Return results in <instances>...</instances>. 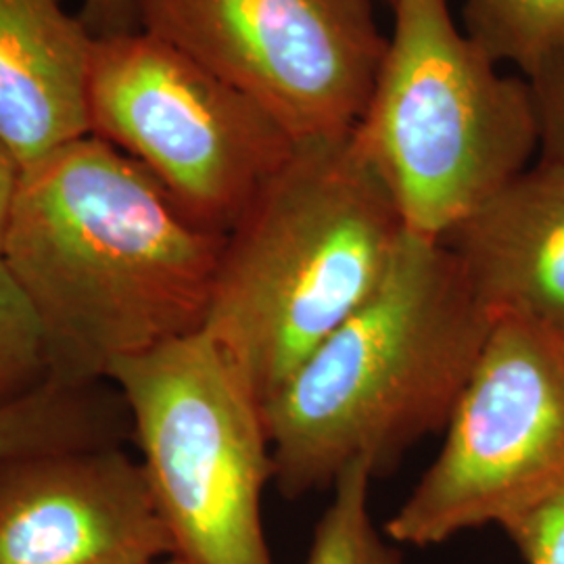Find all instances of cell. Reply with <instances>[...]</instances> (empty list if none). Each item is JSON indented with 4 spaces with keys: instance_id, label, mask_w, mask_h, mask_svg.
<instances>
[{
    "instance_id": "cell-4",
    "label": "cell",
    "mask_w": 564,
    "mask_h": 564,
    "mask_svg": "<svg viewBox=\"0 0 564 564\" xmlns=\"http://www.w3.org/2000/svg\"><path fill=\"white\" fill-rule=\"evenodd\" d=\"M372 97L354 130L408 232L442 241L540 153L527 78L460 32L447 0H391Z\"/></svg>"
},
{
    "instance_id": "cell-3",
    "label": "cell",
    "mask_w": 564,
    "mask_h": 564,
    "mask_svg": "<svg viewBox=\"0 0 564 564\" xmlns=\"http://www.w3.org/2000/svg\"><path fill=\"white\" fill-rule=\"evenodd\" d=\"M403 232L354 132L297 144L226 235L203 330L263 405L377 291Z\"/></svg>"
},
{
    "instance_id": "cell-17",
    "label": "cell",
    "mask_w": 564,
    "mask_h": 564,
    "mask_svg": "<svg viewBox=\"0 0 564 564\" xmlns=\"http://www.w3.org/2000/svg\"><path fill=\"white\" fill-rule=\"evenodd\" d=\"M527 564H564V489L502 527Z\"/></svg>"
},
{
    "instance_id": "cell-15",
    "label": "cell",
    "mask_w": 564,
    "mask_h": 564,
    "mask_svg": "<svg viewBox=\"0 0 564 564\" xmlns=\"http://www.w3.org/2000/svg\"><path fill=\"white\" fill-rule=\"evenodd\" d=\"M51 383L41 318L0 258V408Z\"/></svg>"
},
{
    "instance_id": "cell-9",
    "label": "cell",
    "mask_w": 564,
    "mask_h": 564,
    "mask_svg": "<svg viewBox=\"0 0 564 564\" xmlns=\"http://www.w3.org/2000/svg\"><path fill=\"white\" fill-rule=\"evenodd\" d=\"M174 556L141 460L120 444L0 463V564H149Z\"/></svg>"
},
{
    "instance_id": "cell-14",
    "label": "cell",
    "mask_w": 564,
    "mask_h": 564,
    "mask_svg": "<svg viewBox=\"0 0 564 564\" xmlns=\"http://www.w3.org/2000/svg\"><path fill=\"white\" fill-rule=\"evenodd\" d=\"M375 473L351 464L330 487L333 500L318 519L305 564H405L400 545L384 535L370 510Z\"/></svg>"
},
{
    "instance_id": "cell-13",
    "label": "cell",
    "mask_w": 564,
    "mask_h": 564,
    "mask_svg": "<svg viewBox=\"0 0 564 564\" xmlns=\"http://www.w3.org/2000/svg\"><path fill=\"white\" fill-rule=\"evenodd\" d=\"M466 36L529 76L564 44V0H464Z\"/></svg>"
},
{
    "instance_id": "cell-6",
    "label": "cell",
    "mask_w": 564,
    "mask_h": 564,
    "mask_svg": "<svg viewBox=\"0 0 564 564\" xmlns=\"http://www.w3.org/2000/svg\"><path fill=\"white\" fill-rule=\"evenodd\" d=\"M444 433L383 524L393 544L431 547L502 529L564 489V330L498 318Z\"/></svg>"
},
{
    "instance_id": "cell-18",
    "label": "cell",
    "mask_w": 564,
    "mask_h": 564,
    "mask_svg": "<svg viewBox=\"0 0 564 564\" xmlns=\"http://www.w3.org/2000/svg\"><path fill=\"white\" fill-rule=\"evenodd\" d=\"M80 20L99 41L142 30V0H84Z\"/></svg>"
},
{
    "instance_id": "cell-1",
    "label": "cell",
    "mask_w": 564,
    "mask_h": 564,
    "mask_svg": "<svg viewBox=\"0 0 564 564\" xmlns=\"http://www.w3.org/2000/svg\"><path fill=\"white\" fill-rule=\"evenodd\" d=\"M226 235L93 134L21 170L2 260L41 318L51 383H109L126 358L205 326Z\"/></svg>"
},
{
    "instance_id": "cell-7",
    "label": "cell",
    "mask_w": 564,
    "mask_h": 564,
    "mask_svg": "<svg viewBox=\"0 0 564 564\" xmlns=\"http://www.w3.org/2000/svg\"><path fill=\"white\" fill-rule=\"evenodd\" d=\"M88 116L93 137L141 163L220 235L297 149L260 105L147 30L97 41Z\"/></svg>"
},
{
    "instance_id": "cell-19",
    "label": "cell",
    "mask_w": 564,
    "mask_h": 564,
    "mask_svg": "<svg viewBox=\"0 0 564 564\" xmlns=\"http://www.w3.org/2000/svg\"><path fill=\"white\" fill-rule=\"evenodd\" d=\"M21 165L15 162V158L0 144V256L4 247V237L7 228L11 220L13 203L20 188Z\"/></svg>"
},
{
    "instance_id": "cell-20",
    "label": "cell",
    "mask_w": 564,
    "mask_h": 564,
    "mask_svg": "<svg viewBox=\"0 0 564 564\" xmlns=\"http://www.w3.org/2000/svg\"><path fill=\"white\" fill-rule=\"evenodd\" d=\"M149 564H182L178 558H174V556H167V558H162V561H155V563Z\"/></svg>"
},
{
    "instance_id": "cell-2",
    "label": "cell",
    "mask_w": 564,
    "mask_h": 564,
    "mask_svg": "<svg viewBox=\"0 0 564 564\" xmlns=\"http://www.w3.org/2000/svg\"><path fill=\"white\" fill-rule=\"evenodd\" d=\"M494 323L444 242L405 230L377 291L262 405L282 496L356 463L377 477L444 431Z\"/></svg>"
},
{
    "instance_id": "cell-10",
    "label": "cell",
    "mask_w": 564,
    "mask_h": 564,
    "mask_svg": "<svg viewBox=\"0 0 564 564\" xmlns=\"http://www.w3.org/2000/svg\"><path fill=\"white\" fill-rule=\"evenodd\" d=\"M442 242L494 321L564 330V163H531Z\"/></svg>"
},
{
    "instance_id": "cell-11",
    "label": "cell",
    "mask_w": 564,
    "mask_h": 564,
    "mask_svg": "<svg viewBox=\"0 0 564 564\" xmlns=\"http://www.w3.org/2000/svg\"><path fill=\"white\" fill-rule=\"evenodd\" d=\"M95 44L63 0H0V144L21 170L90 134Z\"/></svg>"
},
{
    "instance_id": "cell-5",
    "label": "cell",
    "mask_w": 564,
    "mask_h": 564,
    "mask_svg": "<svg viewBox=\"0 0 564 564\" xmlns=\"http://www.w3.org/2000/svg\"><path fill=\"white\" fill-rule=\"evenodd\" d=\"M126 403L155 506L182 564H274L263 489L274 481L262 402L207 330L121 360Z\"/></svg>"
},
{
    "instance_id": "cell-12",
    "label": "cell",
    "mask_w": 564,
    "mask_h": 564,
    "mask_svg": "<svg viewBox=\"0 0 564 564\" xmlns=\"http://www.w3.org/2000/svg\"><path fill=\"white\" fill-rule=\"evenodd\" d=\"M118 410L101 387L44 384L0 408V463L57 447L113 442Z\"/></svg>"
},
{
    "instance_id": "cell-16",
    "label": "cell",
    "mask_w": 564,
    "mask_h": 564,
    "mask_svg": "<svg viewBox=\"0 0 564 564\" xmlns=\"http://www.w3.org/2000/svg\"><path fill=\"white\" fill-rule=\"evenodd\" d=\"M540 128V158L564 163V44L524 76Z\"/></svg>"
},
{
    "instance_id": "cell-8",
    "label": "cell",
    "mask_w": 564,
    "mask_h": 564,
    "mask_svg": "<svg viewBox=\"0 0 564 564\" xmlns=\"http://www.w3.org/2000/svg\"><path fill=\"white\" fill-rule=\"evenodd\" d=\"M142 30L260 105L295 144L358 128L389 41L372 0H142Z\"/></svg>"
}]
</instances>
